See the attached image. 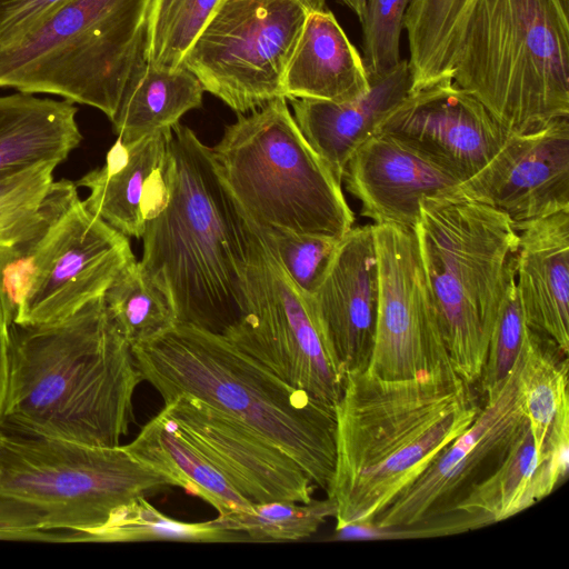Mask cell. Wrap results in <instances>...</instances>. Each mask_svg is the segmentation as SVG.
Instances as JSON below:
<instances>
[{
    "instance_id": "1",
    "label": "cell",
    "mask_w": 569,
    "mask_h": 569,
    "mask_svg": "<svg viewBox=\"0 0 569 569\" xmlns=\"http://www.w3.org/2000/svg\"><path fill=\"white\" fill-rule=\"evenodd\" d=\"M130 343L103 295L50 323L12 322L10 368L0 430L120 446L142 381Z\"/></svg>"
},
{
    "instance_id": "2",
    "label": "cell",
    "mask_w": 569,
    "mask_h": 569,
    "mask_svg": "<svg viewBox=\"0 0 569 569\" xmlns=\"http://www.w3.org/2000/svg\"><path fill=\"white\" fill-rule=\"evenodd\" d=\"M480 406L455 371L386 380L345 375L335 406L336 463L327 493L336 528L371 522L476 420Z\"/></svg>"
},
{
    "instance_id": "3",
    "label": "cell",
    "mask_w": 569,
    "mask_h": 569,
    "mask_svg": "<svg viewBox=\"0 0 569 569\" xmlns=\"http://www.w3.org/2000/svg\"><path fill=\"white\" fill-rule=\"evenodd\" d=\"M142 268L168 292L177 322L224 335L248 310L249 226L211 148L171 129L166 190L142 233Z\"/></svg>"
},
{
    "instance_id": "4",
    "label": "cell",
    "mask_w": 569,
    "mask_h": 569,
    "mask_svg": "<svg viewBox=\"0 0 569 569\" xmlns=\"http://www.w3.org/2000/svg\"><path fill=\"white\" fill-rule=\"evenodd\" d=\"M164 402L186 393L232 416L290 456L327 493L336 463L335 407L296 388L222 335L177 322L131 346Z\"/></svg>"
},
{
    "instance_id": "5",
    "label": "cell",
    "mask_w": 569,
    "mask_h": 569,
    "mask_svg": "<svg viewBox=\"0 0 569 569\" xmlns=\"http://www.w3.org/2000/svg\"><path fill=\"white\" fill-rule=\"evenodd\" d=\"M451 79L509 136L569 118V13L556 0H475Z\"/></svg>"
},
{
    "instance_id": "6",
    "label": "cell",
    "mask_w": 569,
    "mask_h": 569,
    "mask_svg": "<svg viewBox=\"0 0 569 569\" xmlns=\"http://www.w3.org/2000/svg\"><path fill=\"white\" fill-rule=\"evenodd\" d=\"M415 233L452 367L473 386L515 280L518 231L457 190L421 201Z\"/></svg>"
},
{
    "instance_id": "7",
    "label": "cell",
    "mask_w": 569,
    "mask_h": 569,
    "mask_svg": "<svg viewBox=\"0 0 569 569\" xmlns=\"http://www.w3.org/2000/svg\"><path fill=\"white\" fill-rule=\"evenodd\" d=\"M153 0H73L17 47L0 49V88L53 94L111 121L150 61Z\"/></svg>"
},
{
    "instance_id": "8",
    "label": "cell",
    "mask_w": 569,
    "mask_h": 569,
    "mask_svg": "<svg viewBox=\"0 0 569 569\" xmlns=\"http://www.w3.org/2000/svg\"><path fill=\"white\" fill-rule=\"evenodd\" d=\"M211 151L229 191L259 226L336 240L352 228L341 182L301 133L287 98L239 113Z\"/></svg>"
},
{
    "instance_id": "9",
    "label": "cell",
    "mask_w": 569,
    "mask_h": 569,
    "mask_svg": "<svg viewBox=\"0 0 569 569\" xmlns=\"http://www.w3.org/2000/svg\"><path fill=\"white\" fill-rule=\"evenodd\" d=\"M168 486V477L123 446L0 430V493L38 510L44 530L74 533L78 542H88L118 508Z\"/></svg>"
},
{
    "instance_id": "10",
    "label": "cell",
    "mask_w": 569,
    "mask_h": 569,
    "mask_svg": "<svg viewBox=\"0 0 569 569\" xmlns=\"http://www.w3.org/2000/svg\"><path fill=\"white\" fill-rule=\"evenodd\" d=\"M76 182L63 179L60 199L43 230L0 267L13 322L62 320L103 295L136 260L129 238L93 214Z\"/></svg>"
},
{
    "instance_id": "11",
    "label": "cell",
    "mask_w": 569,
    "mask_h": 569,
    "mask_svg": "<svg viewBox=\"0 0 569 569\" xmlns=\"http://www.w3.org/2000/svg\"><path fill=\"white\" fill-rule=\"evenodd\" d=\"M326 0H223L181 64L239 113L283 96V77L303 23Z\"/></svg>"
},
{
    "instance_id": "12",
    "label": "cell",
    "mask_w": 569,
    "mask_h": 569,
    "mask_svg": "<svg viewBox=\"0 0 569 569\" xmlns=\"http://www.w3.org/2000/svg\"><path fill=\"white\" fill-rule=\"evenodd\" d=\"M247 220L248 310L223 337L287 383L335 407L345 376L323 346L310 298L284 272L258 224Z\"/></svg>"
},
{
    "instance_id": "13",
    "label": "cell",
    "mask_w": 569,
    "mask_h": 569,
    "mask_svg": "<svg viewBox=\"0 0 569 569\" xmlns=\"http://www.w3.org/2000/svg\"><path fill=\"white\" fill-rule=\"evenodd\" d=\"M372 231L379 268V303L367 371L386 380L455 371L415 229L373 223Z\"/></svg>"
},
{
    "instance_id": "14",
    "label": "cell",
    "mask_w": 569,
    "mask_h": 569,
    "mask_svg": "<svg viewBox=\"0 0 569 569\" xmlns=\"http://www.w3.org/2000/svg\"><path fill=\"white\" fill-rule=\"evenodd\" d=\"M527 423L517 360L500 395L485 403L473 423L371 522L405 526L455 510L501 465Z\"/></svg>"
},
{
    "instance_id": "15",
    "label": "cell",
    "mask_w": 569,
    "mask_h": 569,
    "mask_svg": "<svg viewBox=\"0 0 569 569\" xmlns=\"http://www.w3.org/2000/svg\"><path fill=\"white\" fill-rule=\"evenodd\" d=\"M377 133L395 138L461 182L480 171L509 137L451 78L410 90Z\"/></svg>"
},
{
    "instance_id": "16",
    "label": "cell",
    "mask_w": 569,
    "mask_h": 569,
    "mask_svg": "<svg viewBox=\"0 0 569 569\" xmlns=\"http://www.w3.org/2000/svg\"><path fill=\"white\" fill-rule=\"evenodd\" d=\"M162 411L250 503L312 499L315 485L303 469L229 413L186 393Z\"/></svg>"
},
{
    "instance_id": "17",
    "label": "cell",
    "mask_w": 569,
    "mask_h": 569,
    "mask_svg": "<svg viewBox=\"0 0 569 569\" xmlns=\"http://www.w3.org/2000/svg\"><path fill=\"white\" fill-rule=\"evenodd\" d=\"M458 192L501 211L516 230L569 209V118L510 134Z\"/></svg>"
},
{
    "instance_id": "18",
    "label": "cell",
    "mask_w": 569,
    "mask_h": 569,
    "mask_svg": "<svg viewBox=\"0 0 569 569\" xmlns=\"http://www.w3.org/2000/svg\"><path fill=\"white\" fill-rule=\"evenodd\" d=\"M323 346L345 376L368 369L379 303V268L372 224L351 228L316 292L309 297Z\"/></svg>"
},
{
    "instance_id": "19",
    "label": "cell",
    "mask_w": 569,
    "mask_h": 569,
    "mask_svg": "<svg viewBox=\"0 0 569 569\" xmlns=\"http://www.w3.org/2000/svg\"><path fill=\"white\" fill-rule=\"evenodd\" d=\"M342 180L376 224L415 229L425 198L456 192L461 181L395 138L375 133L352 153Z\"/></svg>"
},
{
    "instance_id": "20",
    "label": "cell",
    "mask_w": 569,
    "mask_h": 569,
    "mask_svg": "<svg viewBox=\"0 0 569 569\" xmlns=\"http://www.w3.org/2000/svg\"><path fill=\"white\" fill-rule=\"evenodd\" d=\"M171 129L130 144L117 138L104 163L76 182L89 190L87 209L128 238L141 239L164 193Z\"/></svg>"
},
{
    "instance_id": "21",
    "label": "cell",
    "mask_w": 569,
    "mask_h": 569,
    "mask_svg": "<svg viewBox=\"0 0 569 569\" xmlns=\"http://www.w3.org/2000/svg\"><path fill=\"white\" fill-rule=\"evenodd\" d=\"M515 282L527 326L569 352V209L517 228Z\"/></svg>"
},
{
    "instance_id": "22",
    "label": "cell",
    "mask_w": 569,
    "mask_h": 569,
    "mask_svg": "<svg viewBox=\"0 0 569 569\" xmlns=\"http://www.w3.org/2000/svg\"><path fill=\"white\" fill-rule=\"evenodd\" d=\"M370 89L352 100L291 98L295 121L301 133L342 181L347 162L366 140L379 130L412 86L407 59L380 76H369Z\"/></svg>"
},
{
    "instance_id": "23",
    "label": "cell",
    "mask_w": 569,
    "mask_h": 569,
    "mask_svg": "<svg viewBox=\"0 0 569 569\" xmlns=\"http://www.w3.org/2000/svg\"><path fill=\"white\" fill-rule=\"evenodd\" d=\"M370 89L362 56L327 8L307 17L283 77V96L343 102Z\"/></svg>"
},
{
    "instance_id": "24",
    "label": "cell",
    "mask_w": 569,
    "mask_h": 569,
    "mask_svg": "<svg viewBox=\"0 0 569 569\" xmlns=\"http://www.w3.org/2000/svg\"><path fill=\"white\" fill-rule=\"evenodd\" d=\"M77 112L64 99L0 96V179L39 162H63L82 140Z\"/></svg>"
},
{
    "instance_id": "25",
    "label": "cell",
    "mask_w": 569,
    "mask_h": 569,
    "mask_svg": "<svg viewBox=\"0 0 569 569\" xmlns=\"http://www.w3.org/2000/svg\"><path fill=\"white\" fill-rule=\"evenodd\" d=\"M123 447L134 459L168 477L172 486L203 499L219 517L252 508L162 410Z\"/></svg>"
},
{
    "instance_id": "26",
    "label": "cell",
    "mask_w": 569,
    "mask_h": 569,
    "mask_svg": "<svg viewBox=\"0 0 569 569\" xmlns=\"http://www.w3.org/2000/svg\"><path fill=\"white\" fill-rule=\"evenodd\" d=\"M204 89L186 67H158L149 61L129 81L114 118L118 139L130 144L172 128L188 111L202 106Z\"/></svg>"
},
{
    "instance_id": "27",
    "label": "cell",
    "mask_w": 569,
    "mask_h": 569,
    "mask_svg": "<svg viewBox=\"0 0 569 569\" xmlns=\"http://www.w3.org/2000/svg\"><path fill=\"white\" fill-rule=\"evenodd\" d=\"M475 0H410L403 29L411 89L451 78L455 56Z\"/></svg>"
},
{
    "instance_id": "28",
    "label": "cell",
    "mask_w": 569,
    "mask_h": 569,
    "mask_svg": "<svg viewBox=\"0 0 569 569\" xmlns=\"http://www.w3.org/2000/svg\"><path fill=\"white\" fill-rule=\"evenodd\" d=\"M54 162H39L0 179V267L48 223L62 191Z\"/></svg>"
},
{
    "instance_id": "29",
    "label": "cell",
    "mask_w": 569,
    "mask_h": 569,
    "mask_svg": "<svg viewBox=\"0 0 569 569\" xmlns=\"http://www.w3.org/2000/svg\"><path fill=\"white\" fill-rule=\"evenodd\" d=\"M103 301L130 346L148 341L177 323L170 296L137 260L116 276L103 292Z\"/></svg>"
},
{
    "instance_id": "30",
    "label": "cell",
    "mask_w": 569,
    "mask_h": 569,
    "mask_svg": "<svg viewBox=\"0 0 569 569\" xmlns=\"http://www.w3.org/2000/svg\"><path fill=\"white\" fill-rule=\"evenodd\" d=\"M518 383L538 453L568 396V361L551 340L530 328L518 359Z\"/></svg>"
},
{
    "instance_id": "31",
    "label": "cell",
    "mask_w": 569,
    "mask_h": 569,
    "mask_svg": "<svg viewBox=\"0 0 569 569\" xmlns=\"http://www.w3.org/2000/svg\"><path fill=\"white\" fill-rule=\"evenodd\" d=\"M173 540L189 542H250L241 532L226 529L218 518L186 522L169 518L146 497H139L112 512L104 526L88 536V542Z\"/></svg>"
},
{
    "instance_id": "32",
    "label": "cell",
    "mask_w": 569,
    "mask_h": 569,
    "mask_svg": "<svg viewBox=\"0 0 569 569\" xmlns=\"http://www.w3.org/2000/svg\"><path fill=\"white\" fill-rule=\"evenodd\" d=\"M537 462L535 441L527 423L501 465L476 486L455 510L479 512L495 523L529 508L536 502L532 478Z\"/></svg>"
},
{
    "instance_id": "33",
    "label": "cell",
    "mask_w": 569,
    "mask_h": 569,
    "mask_svg": "<svg viewBox=\"0 0 569 569\" xmlns=\"http://www.w3.org/2000/svg\"><path fill=\"white\" fill-rule=\"evenodd\" d=\"M337 511L332 498L309 502L271 501L253 503L250 511L219 517L221 526L246 533L250 541L270 542L310 537Z\"/></svg>"
},
{
    "instance_id": "34",
    "label": "cell",
    "mask_w": 569,
    "mask_h": 569,
    "mask_svg": "<svg viewBox=\"0 0 569 569\" xmlns=\"http://www.w3.org/2000/svg\"><path fill=\"white\" fill-rule=\"evenodd\" d=\"M528 331L513 280L491 330L477 382L483 405L492 402L502 391L522 351Z\"/></svg>"
},
{
    "instance_id": "35",
    "label": "cell",
    "mask_w": 569,
    "mask_h": 569,
    "mask_svg": "<svg viewBox=\"0 0 569 569\" xmlns=\"http://www.w3.org/2000/svg\"><path fill=\"white\" fill-rule=\"evenodd\" d=\"M258 227L288 277L303 293L312 296L326 276L341 239Z\"/></svg>"
},
{
    "instance_id": "36",
    "label": "cell",
    "mask_w": 569,
    "mask_h": 569,
    "mask_svg": "<svg viewBox=\"0 0 569 569\" xmlns=\"http://www.w3.org/2000/svg\"><path fill=\"white\" fill-rule=\"evenodd\" d=\"M410 0H367L362 24L368 76H380L400 61V38Z\"/></svg>"
},
{
    "instance_id": "37",
    "label": "cell",
    "mask_w": 569,
    "mask_h": 569,
    "mask_svg": "<svg viewBox=\"0 0 569 569\" xmlns=\"http://www.w3.org/2000/svg\"><path fill=\"white\" fill-rule=\"evenodd\" d=\"M492 521L485 515L461 509L430 516L405 526L380 527L372 522H352L335 529L331 540L360 541L441 537L478 529Z\"/></svg>"
},
{
    "instance_id": "38",
    "label": "cell",
    "mask_w": 569,
    "mask_h": 569,
    "mask_svg": "<svg viewBox=\"0 0 569 569\" xmlns=\"http://www.w3.org/2000/svg\"><path fill=\"white\" fill-rule=\"evenodd\" d=\"M223 0H173L158 41L151 49L150 61L176 69Z\"/></svg>"
},
{
    "instance_id": "39",
    "label": "cell",
    "mask_w": 569,
    "mask_h": 569,
    "mask_svg": "<svg viewBox=\"0 0 569 569\" xmlns=\"http://www.w3.org/2000/svg\"><path fill=\"white\" fill-rule=\"evenodd\" d=\"M537 458V468L532 478L536 501L550 495L568 475L569 396L561 401Z\"/></svg>"
},
{
    "instance_id": "40",
    "label": "cell",
    "mask_w": 569,
    "mask_h": 569,
    "mask_svg": "<svg viewBox=\"0 0 569 569\" xmlns=\"http://www.w3.org/2000/svg\"><path fill=\"white\" fill-rule=\"evenodd\" d=\"M73 0H0V49L17 47Z\"/></svg>"
},
{
    "instance_id": "41",
    "label": "cell",
    "mask_w": 569,
    "mask_h": 569,
    "mask_svg": "<svg viewBox=\"0 0 569 569\" xmlns=\"http://www.w3.org/2000/svg\"><path fill=\"white\" fill-rule=\"evenodd\" d=\"M0 540L76 542L73 533L48 531L30 505L0 493Z\"/></svg>"
},
{
    "instance_id": "42",
    "label": "cell",
    "mask_w": 569,
    "mask_h": 569,
    "mask_svg": "<svg viewBox=\"0 0 569 569\" xmlns=\"http://www.w3.org/2000/svg\"><path fill=\"white\" fill-rule=\"evenodd\" d=\"M12 322L13 310L0 281V416L6 401L9 381Z\"/></svg>"
},
{
    "instance_id": "43",
    "label": "cell",
    "mask_w": 569,
    "mask_h": 569,
    "mask_svg": "<svg viewBox=\"0 0 569 569\" xmlns=\"http://www.w3.org/2000/svg\"><path fill=\"white\" fill-rule=\"evenodd\" d=\"M173 0H153L151 11V49L161 33L166 16ZM151 53V50H150Z\"/></svg>"
},
{
    "instance_id": "44",
    "label": "cell",
    "mask_w": 569,
    "mask_h": 569,
    "mask_svg": "<svg viewBox=\"0 0 569 569\" xmlns=\"http://www.w3.org/2000/svg\"><path fill=\"white\" fill-rule=\"evenodd\" d=\"M345 6H347L359 19L361 22L366 12V2L367 0H340Z\"/></svg>"
},
{
    "instance_id": "45",
    "label": "cell",
    "mask_w": 569,
    "mask_h": 569,
    "mask_svg": "<svg viewBox=\"0 0 569 569\" xmlns=\"http://www.w3.org/2000/svg\"><path fill=\"white\" fill-rule=\"evenodd\" d=\"M565 10H569V0H557Z\"/></svg>"
}]
</instances>
